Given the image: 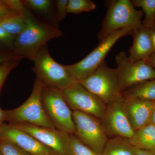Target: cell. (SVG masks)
<instances>
[{
    "label": "cell",
    "instance_id": "cell-30",
    "mask_svg": "<svg viewBox=\"0 0 155 155\" xmlns=\"http://www.w3.org/2000/svg\"><path fill=\"white\" fill-rule=\"evenodd\" d=\"M135 155H155V152L140 149L135 147Z\"/></svg>",
    "mask_w": 155,
    "mask_h": 155
},
{
    "label": "cell",
    "instance_id": "cell-24",
    "mask_svg": "<svg viewBox=\"0 0 155 155\" xmlns=\"http://www.w3.org/2000/svg\"><path fill=\"white\" fill-rule=\"evenodd\" d=\"M22 58L21 56H19L0 65V91L8 75L19 65Z\"/></svg>",
    "mask_w": 155,
    "mask_h": 155
},
{
    "label": "cell",
    "instance_id": "cell-8",
    "mask_svg": "<svg viewBox=\"0 0 155 155\" xmlns=\"http://www.w3.org/2000/svg\"><path fill=\"white\" fill-rule=\"evenodd\" d=\"M74 135L94 151L101 155L108 138L99 119L79 111H72Z\"/></svg>",
    "mask_w": 155,
    "mask_h": 155
},
{
    "label": "cell",
    "instance_id": "cell-18",
    "mask_svg": "<svg viewBox=\"0 0 155 155\" xmlns=\"http://www.w3.org/2000/svg\"><path fill=\"white\" fill-rule=\"evenodd\" d=\"M135 148L128 139L112 137L108 139L101 155H135Z\"/></svg>",
    "mask_w": 155,
    "mask_h": 155
},
{
    "label": "cell",
    "instance_id": "cell-13",
    "mask_svg": "<svg viewBox=\"0 0 155 155\" xmlns=\"http://www.w3.org/2000/svg\"><path fill=\"white\" fill-rule=\"evenodd\" d=\"M0 140L11 142L31 155H58L29 134L9 123L0 125Z\"/></svg>",
    "mask_w": 155,
    "mask_h": 155
},
{
    "label": "cell",
    "instance_id": "cell-35",
    "mask_svg": "<svg viewBox=\"0 0 155 155\" xmlns=\"http://www.w3.org/2000/svg\"><path fill=\"white\" fill-rule=\"evenodd\" d=\"M0 155H4L3 154L2 152V151L0 150Z\"/></svg>",
    "mask_w": 155,
    "mask_h": 155
},
{
    "label": "cell",
    "instance_id": "cell-1",
    "mask_svg": "<svg viewBox=\"0 0 155 155\" xmlns=\"http://www.w3.org/2000/svg\"><path fill=\"white\" fill-rule=\"evenodd\" d=\"M23 14L26 27L16 37L13 50L18 55L33 61L39 51L48 41L61 36L62 31L54 25L37 19L26 8Z\"/></svg>",
    "mask_w": 155,
    "mask_h": 155
},
{
    "label": "cell",
    "instance_id": "cell-5",
    "mask_svg": "<svg viewBox=\"0 0 155 155\" xmlns=\"http://www.w3.org/2000/svg\"><path fill=\"white\" fill-rule=\"evenodd\" d=\"M34 71L45 86L63 90L77 82L67 72L64 65L56 62L50 55L48 45L39 51L33 60Z\"/></svg>",
    "mask_w": 155,
    "mask_h": 155
},
{
    "label": "cell",
    "instance_id": "cell-27",
    "mask_svg": "<svg viewBox=\"0 0 155 155\" xmlns=\"http://www.w3.org/2000/svg\"><path fill=\"white\" fill-rule=\"evenodd\" d=\"M68 0H58L57 1V19L61 22L66 18L67 13Z\"/></svg>",
    "mask_w": 155,
    "mask_h": 155
},
{
    "label": "cell",
    "instance_id": "cell-7",
    "mask_svg": "<svg viewBox=\"0 0 155 155\" xmlns=\"http://www.w3.org/2000/svg\"><path fill=\"white\" fill-rule=\"evenodd\" d=\"M78 82L106 104L122 93L116 68H110L105 61L91 75Z\"/></svg>",
    "mask_w": 155,
    "mask_h": 155
},
{
    "label": "cell",
    "instance_id": "cell-32",
    "mask_svg": "<svg viewBox=\"0 0 155 155\" xmlns=\"http://www.w3.org/2000/svg\"><path fill=\"white\" fill-rule=\"evenodd\" d=\"M6 121L5 111L3 110L0 107V125L4 123Z\"/></svg>",
    "mask_w": 155,
    "mask_h": 155
},
{
    "label": "cell",
    "instance_id": "cell-9",
    "mask_svg": "<svg viewBox=\"0 0 155 155\" xmlns=\"http://www.w3.org/2000/svg\"><path fill=\"white\" fill-rule=\"evenodd\" d=\"M124 100L121 94L106 104L105 111L100 119L109 138L121 137L129 139L134 134L124 110Z\"/></svg>",
    "mask_w": 155,
    "mask_h": 155
},
{
    "label": "cell",
    "instance_id": "cell-23",
    "mask_svg": "<svg viewBox=\"0 0 155 155\" xmlns=\"http://www.w3.org/2000/svg\"><path fill=\"white\" fill-rule=\"evenodd\" d=\"M25 7L22 1L0 0V19L15 13H22Z\"/></svg>",
    "mask_w": 155,
    "mask_h": 155
},
{
    "label": "cell",
    "instance_id": "cell-6",
    "mask_svg": "<svg viewBox=\"0 0 155 155\" xmlns=\"http://www.w3.org/2000/svg\"><path fill=\"white\" fill-rule=\"evenodd\" d=\"M42 101L46 113L56 129L74 134L75 128L72 111L64 99L62 90L44 85Z\"/></svg>",
    "mask_w": 155,
    "mask_h": 155
},
{
    "label": "cell",
    "instance_id": "cell-26",
    "mask_svg": "<svg viewBox=\"0 0 155 155\" xmlns=\"http://www.w3.org/2000/svg\"><path fill=\"white\" fill-rule=\"evenodd\" d=\"M0 150L4 155H31L14 143L3 140H0Z\"/></svg>",
    "mask_w": 155,
    "mask_h": 155
},
{
    "label": "cell",
    "instance_id": "cell-22",
    "mask_svg": "<svg viewBox=\"0 0 155 155\" xmlns=\"http://www.w3.org/2000/svg\"><path fill=\"white\" fill-rule=\"evenodd\" d=\"M95 4L91 0H69L67 5V13L79 14L89 12L95 9Z\"/></svg>",
    "mask_w": 155,
    "mask_h": 155
},
{
    "label": "cell",
    "instance_id": "cell-28",
    "mask_svg": "<svg viewBox=\"0 0 155 155\" xmlns=\"http://www.w3.org/2000/svg\"><path fill=\"white\" fill-rule=\"evenodd\" d=\"M16 36L6 32L0 26V44L9 47L13 49V46Z\"/></svg>",
    "mask_w": 155,
    "mask_h": 155
},
{
    "label": "cell",
    "instance_id": "cell-29",
    "mask_svg": "<svg viewBox=\"0 0 155 155\" xmlns=\"http://www.w3.org/2000/svg\"><path fill=\"white\" fill-rule=\"evenodd\" d=\"M20 56L14 52L0 53V65Z\"/></svg>",
    "mask_w": 155,
    "mask_h": 155
},
{
    "label": "cell",
    "instance_id": "cell-20",
    "mask_svg": "<svg viewBox=\"0 0 155 155\" xmlns=\"http://www.w3.org/2000/svg\"><path fill=\"white\" fill-rule=\"evenodd\" d=\"M131 2L135 8H141L144 12L143 25L155 29V0H133Z\"/></svg>",
    "mask_w": 155,
    "mask_h": 155
},
{
    "label": "cell",
    "instance_id": "cell-16",
    "mask_svg": "<svg viewBox=\"0 0 155 155\" xmlns=\"http://www.w3.org/2000/svg\"><path fill=\"white\" fill-rule=\"evenodd\" d=\"M129 140L135 147L155 152V125L149 123L136 130Z\"/></svg>",
    "mask_w": 155,
    "mask_h": 155
},
{
    "label": "cell",
    "instance_id": "cell-14",
    "mask_svg": "<svg viewBox=\"0 0 155 155\" xmlns=\"http://www.w3.org/2000/svg\"><path fill=\"white\" fill-rule=\"evenodd\" d=\"M124 99L125 114L134 131L150 123L155 101L134 98H124Z\"/></svg>",
    "mask_w": 155,
    "mask_h": 155
},
{
    "label": "cell",
    "instance_id": "cell-33",
    "mask_svg": "<svg viewBox=\"0 0 155 155\" xmlns=\"http://www.w3.org/2000/svg\"><path fill=\"white\" fill-rule=\"evenodd\" d=\"M149 123L155 125V101L154 105V107H153Z\"/></svg>",
    "mask_w": 155,
    "mask_h": 155
},
{
    "label": "cell",
    "instance_id": "cell-11",
    "mask_svg": "<svg viewBox=\"0 0 155 155\" xmlns=\"http://www.w3.org/2000/svg\"><path fill=\"white\" fill-rule=\"evenodd\" d=\"M64 99L72 111H79L101 119L106 104L78 82L62 90Z\"/></svg>",
    "mask_w": 155,
    "mask_h": 155
},
{
    "label": "cell",
    "instance_id": "cell-21",
    "mask_svg": "<svg viewBox=\"0 0 155 155\" xmlns=\"http://www.w3.org/2000/svg\"><path fill=\"white\" fill-rule=\"evenodd\" d=\"M69 155H99L78 139L74 134H69Z\"/></svg>",
    "mask_w": 155,
    "mask_h": 155
},
{
    "label": "cell",
    "instance_id": "cell-4",
    "mask_svg": "<svg viewBox=\"0 0 155 155\" xmlns=\"http://www.w3.org/2000/svg\"><path fill=\"white\" fill-rule=\"evenodd\" d=\"M134 28H124L115 31L100 41L96 48L86 57L76 64L64 65L69 75L78 82L91 75L104 62V59L111 48L122 37L131 35Z\"/></svg>",
    "mask_w": 155,
    "mask_h": 155
},
{
    "label": "cell",
    "instance_id": "cell-17",
    "mask_svg": "<svg viewBox=\"0 0 155 155\" xmlns=\"http://www.w3.org/2000/svg\"><path fill=\"white\" fill-rule=\"evenodd\" d=\"M124 98L155 101V78L138 84L122 92Z\"/></svg>",
    "mask_w": 155,
    "mask_h": 155
},
{
    "label": "cell",
    "instance_id": "cell-15",
    "mask_svg": "<svg viewBox=\"0 0 155 155\" xmlns=\"http://www.w3.org/2000/svg\"><path fill=\"white\" fill-rule=\"evenodd\" d=\"M155 31L143 25L132 31L131 35L133 38V44L128 56L130 61H146L155 52L153 41V34Z\"/></svg>",
    "mask_w": 155,
    "mask_h": 155
},
{
    "label": "cell",
    "instance_id": "cell-34",
    "mask_svg": "<svg viewBox=\"0 0 155 155\" xmlns=\"http://www.w3.org/2000/svg\"><path fill=\"white\" fill-rule=\"evenodd\" d=\"M153 41L155 50V31H154L153 33Z\"/></svg>",
    "mask_w": 155,
    "mask_h": 155
},
{
    "label": "cell",
    "instance_id": "cell-19",
    "mask_svg": "<svg viewBox=\"0 0 155 155\" xmlns=\"http://www.w3.org/2000/svg\"><path fill=\"white\" fill-rule=\"evenodd\" d=\"M26 19L22 13H15L0 19V26L6 32L17 36L25 29Z\"/></svg>",
    "mask_w": 155,
    "mask_h": 155
},
{
    "label": "cell",
    "instance_id": "cell-12",
    "mask_svg": "<svg viewBox=\"0 0 155 155\" xmlns=\"http://www.w3.org/2000/svg\"><path fill=\"white\" fill-rule=\"evenodd\" d=\"M13 125L29 134L41 144L53 150L58 155H69V134L57 129L27 123Z\"/></svg>",
    "mask_w": 155,
    "mask_h": 155
},
{
    "label": "cell",
    "instance_id": "cell-25",
    "mask_svg": "<svg viewBox=\"0 0 155 155\" xmlns=\"http://www.w3.org/2000/svg\"><path fill=\"white\" fill-rule=\"evenodd\" d=\"M22 1L25 8L28 7L42 13L48 12L51 8L52 2L50 0H25Z\"/></svg>",
    "mask_w": 155,
    "mask_h": 155
},
{
    "label": "cell",
    "instance_id": "cell-2",
    "mask_svg": "<svg viewBox=\"0 0 155 155\" xmlns=\"http://www.w3.org/2000/svg\"><path fill=\"white\" fill-rule=\"evenodd\" d=\"M44 85L36 77L28 99L18 107L5 110L6 121L12 125L27 123L56 129L47 115L43 104L42 91Z\"/></svg>",
    "mask_w": 155,
    "mask_h": 155
},
{
    "label": "cell",
    "instance_id": "cell-3",
    "mask_svg": "<svg viewBox=\"0 0 155 155\" xmlns=\"http://www.w3.org/2000/svg\"><path fill=\"white\" fill-rule=\"evenodd\" d=\"M101 28L98 34L100 41L111 33L124 28L136 29L143 25V13L135 9L129 0L109 2Z\"/></svg>",
    "mask_w": 155,
    "mask_h": 155
},
{
    "label": "cell",
    "instance_id": "cell-10",
    "mask_svg": "<svg viewBox=\"0 0 155 155\" xmlns=\"http://www.w3.org/2000/svg\"><path fill=\"white\" fill-rule=\"evenodd\" d=\"M116 68L122 92L136 84L155 78V70L146 61L132 62L125 52L116 57Z\"/></svg>",
    "mask_w": 155,
    "mask_h": 155
},
{
    "label": "cell",
    "instance_id": "cell-31",
    "mask_svg": "<svg viewBox=\"0 0 155 155\" xmlns=\"http://www.w3.org/2000/svg\"><path fill=\"white\" fill-rule=\"evenodd\" d=\"M146 61L155 70V52Z\"/></svg>",
    "mask_w": 155,
    "mask_h": 155
}]
</instances>
